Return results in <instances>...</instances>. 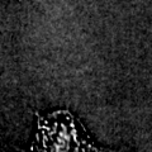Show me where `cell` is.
I'll list each match as a JSON object with an SVG mask.
<instances>
[{
    "instance_id": "cell-1",
    "label": "cell",
    "mask_w": 152,
    "mask_h": 152,
    "mask_svg": "<svg viewBox=\"0 0 152 152\" xmlns=\"http://www.w3.org/2000/svg\"><path fill=\"white\" fill-rule=\"evenodd\" d=\"M29 152H112L98 147L77 127L69 112H56L38 119Z\"/></svg>"
}]
</instances>
